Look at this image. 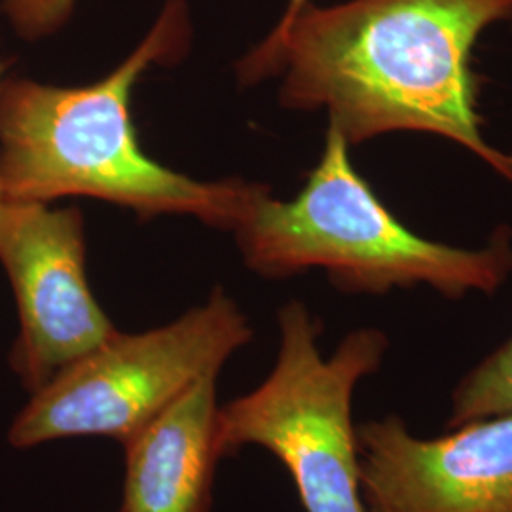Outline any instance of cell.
<instances>
[{
	"label": "cell",
	"instance_id": "3957f363",
	"mask_svg": "<svg viewBox=\"0 0 512 512\" xmlns=\"http://www.w3.org/2000/svg\"><path fill=\"white\" fill-rule=\"evenodd\" d=\"M245 264L283 279L321 268L344 293L429 287L450 300L494 294L512 274V228L480 249H459L408 230L349 160L348 141L329 126L325 148L291 202L258 186L234 228Z\"/></svg>",
	"mask_w": 512,
	"mask_h": 512
},
{
	"label": "cell",
	"instance_id": "7a4b0ae2",
	"mask_svg": "<svg viewBox=\"0 0 512 512\" xmlns=\"http://www.w3.org/2000/svg\"><path fill=\"white\" fill-rule=\"evenodd\" d=\"M190 46L184 0H167L154 27L109 76L88 86L0 80V186L4 200L48 203L88 196L141 219L194 215L234 230L260 184L202 183L171 171L141 148L131 93L152 65H173Z\"/></svg>",
	"mask_w": 512,
	"mask_h": 512
},
{
	"label": "cell",
	"instance_id": "5b68a950",
	"mask_svg": "<svg viewBox=\"0 0 512 512\" xmlns=\"http://www.w3.org/2000/svg\"><path fill=\"white\" fill-rule=\"evenodd\" d=\"M238 304L217 287L179 319L139 334L116 332L63 368L16 414L6 440L31 450L65 439H110L122 446L203 378L253 340Z\"/></svg>",
	"mask_w": 512,
	"mask_h": 512
},
{
	"label": "cell",
	"instance_id": "52a82bcc",
	"mask_svg": "<svg viewBox=\"0 0 512 512\" xmlns=\"http://www.w3.org/2000/svg\"><path fill=\"white\" fill-rule=\"evenodd\" d=\"M366 512H512V414L418 437L397 414L357 425Z\"/></svg>",
	"mask_w": 512,
	"mask_h": 512
},
{
	"label": "cell",
	"instance_id": "9c48e42d",
	"mask_svg": "<svg viewBox=\"0 0 512 512\" xmlns=\"http://www.w3.org/2000/svg\"><path fill=\"white\" fill-rule=\"evenodd\" d=\"M512 414V336L454 387L446 427Z\"/></svg>",
	"mask_w": 512,
	"mask_h": 512
},
{
	"label": "cell",
	"instance_id": "ba28073f",
	"mask_svg": "<svg viewBox=\"0 0 512 512\" xmlns=\"http://www.w3.org/2000/svg\"><path fill=\"white\" fill-rule=\"evenodd\" d=\"M219 376L203 378L124 444L120 512H209L219 450Z\"/></svg>",
	"mask_w": 512,
	"mask_h": 512
},
{
	"label": "cell",
	"instance_id": "8fae6325",
	"mask_svg": "<svg viewBox=\"0 0 512 512\" xmlns=\"http://www.w3.org/2000/svg\"><path fill=\"white\" fill-rule=\"evenodd\" d=\"M306 4H310V0H289L285 14L281 16L279 23L275 25L274 29H283V27H287V25L293 21L294 16H296V14H298Z\"/></svg>",
	"mask_w": 512,
	"mask_h": 512
},
{
	"label": "cell",
	"instance_id": "4fadbf2b",
	"mask_svg": "<svg viewBox=\"0 0 512 512\" xmlns=\"http://www.w3.org/2000/svg\"><path fill=\"white\" fill-rule=\"evenodd\" d=\"M509 158H511V162H512V152H511V154H509Z\"/></svg>",
	"mask_w": 512,
	"mask_h": 512
},
{
	"label": "cell",
	"instance_id": "30bf717a",
	"mask_svg": "<svg viewBox=\"0 0 512 512\" xmlns=\"http://www.w3.org/2000/svg\"><path fill=\"white\" fill-rule=\"evenodd\" d=\"M76 0H2V12L23 40L57 33L73 16Z\"/></svg>",
	"mask_w": 512,
	"mask_h": 512
},
{
	"label": "cell",
	"instance_id": "7c38bea8",
	"mask_svg": "<svg viewBox=\"0 0 512 512\" xmlns=\"http://www.w3.org/2000/svg\"><path fill=\"white\" fill-rule=\"evenodd\" d=\"M6 67H8V63L0 59V80H2V74L6 71ZM2 200H4V194H2V186H0V202H2Z\"/></svg>",
	"mask_w": 512,
	"mask_h": 512
},
{
	"label": "cell",
	"instance_id": "6da1fadb",
	"mask_svg": "<svg viewBox=\"0 0 512 512\" xmlns=\"http://www.w3.org/2000/svg\"><path fill=\"white\" fill-rule=\"evenodd\" d=\"M511 19L512 0L306 4L239 61V82L283 74L281 105L327 110L349 147L385 133H431L512 181L509 154L484 137L471 67L480 35Z\"/></svg>",
	"mask_w": 512,
	"mask_h": 512
},
{
	"label": "cell",
	"instance_id": "277c9868",
	"mask_svg": "<svg viewBox=\"0 0 512 512\" xmlns=\"http://www.w3.org/2000/svg\"><path fill=\"white\" fill-rule=\"evenodd\" d=\"M277 323L279 351L268 378L220 406V456L262 448L287 469L304 511L366 512L353 395L380 370L389 338L372 327L351 330L323 357V325L306 304L287 302Z\"/></svg>",
	"mask_w": 512,
	"mask_h": 512
},
{
	"label": "cell",
	"instance_id": "8992f818",
	"mask_svg": "<svg viewBox=\"0 0 512 512\" xmlns=\"http://www.w3.org/2000/svg\"><path fill=\"white\" fill-rule=\"evenodd\" d=\"M0 264L18 306L8 365L29 395L118 332L88 281L78 209L2 200Z\"/></svg>",
	"mask_w": 512,
	"mask_h": 512
}]
</instances>
